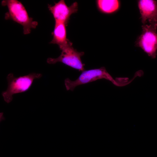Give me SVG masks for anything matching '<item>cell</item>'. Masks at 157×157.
<instances>
[{
	"mask_svg": "<svg viewBox=\"0 0 157 157\" xmlns=\"http://www.w3.org/2000/svg\"><path fill=\"white\" fill-rule=\"evenodd\" d=\"M1 3L8 9V12L5 15V19L12 20L21 25L24 34L30 33L31 29L35 28L38 25V22L29 16L25 7L20 1L17 0H3Z\"/></svg>",
	"mask_w": 157,
	"mask_h": 157,
	"instance_id": "1",
	"label": "cell"
},
{
	"mask_svg": "<svg viewBox=\"0 0 157 157\" xmlns=\"http://www.w3.org/2000/svg\"><path fill=\"white\" fill-rule=\"evenodd\" d=\"M101 79L108 80L116 86L121 87L126 85V83L123 78L114 79L104 67L84 70L79 77L74 81L71 80L69 78H66L65 80V85L67 90L73 91L78 85Z\"/></svg>",
	"mask_w": 157,
	"mask_h": 157,
	"instance_id": "2",
	"label": "cell"
},
{
	"mask_svg": "<svg viewBox=\"0 0 157 157\" xmlns=\"http://www.w3.org/2000/svg\"><path fill=\"white\" fill-rule=\"evenodd\" d=\"M42 76L41 74L33 73L16 77L13 73L9 74L7 77V89L2 93L4 101L7 103L10 102L14 94L26 91L31 87L34 80L40 78Z\"/></svg>",
	"mask_w": 157,
	"mask_h": 157,
	"instance_id": "3",
	"label": "cell"
},
{
	"mask_svg": "<svg viewBox=\"0 0 157 157\" xmlns=\"http://www.w3.org/2000/svg\"><path fill=\"white\" fill-rule=\"evenodd\" d=\"M141 35L138 38L135 45L153 59L157 55V24H143Z\"/></svg>",
	"mask_w": 157,
	"mask_h": 157,
	"instance_id": "4",
	"label": "cell"
},
{
	"mask_svg": "<svg viewBox=\"0 0 157 157\" xmlns=\"http://www.w3.org/2000/svg\"><path fill=\"white\" fill-rule=\"evenodd\" d=\"M60 49L62 51L60 55L56 58H48V63L53 64L61 62L79 71L84 70L85 64L82 63L81 58L84 55L83 52L78 51L73 47L71 42Z\"/></svg>",
	"mask_w": 157,
	"mask_h": 157,
	"instance_id": "5",
	"label": "cell"
},
{
	"mask_svg": "<svg viewBox=\"0 0 157 157\" xmlns=\"http://www.w3.org/2000/svg\"><path fill=\"white\" fill-rule=\"evenodd\" d=\"M48 8L55 21L61 22L67 25L71 15L77 12L78 5L77 2H75L68 6L64 0H60L53 5L49 4Z\"/></svg>",
	"mask_w": 157,
	"mask_h": 157,
	"instance_id": "6",
	"label": "cell"
},
{
	"mask_svg": "<svg viewBox=\"0 0 157 157\" xmlns=\"http://www.w3.org/2000/svg\"><path fill=\"white\" fill-rule=\"evenodd\" d=\"M138 6L143 24H146L147 21L150 24H157V1L139 0Z\"/></svg>",
	"mask_w": 157,
	"mask_h": 157,
	"instance_id": "7",
	"label": "cell"
},
{
	"mask_svg": "<svg viewBox=\"0 0 157 157\" xmlns=\"http://www.w3.org/2000/svg\"><path fill=\"white\" fill-rule=\"evenodd\" d=\"M66 26L63 22L55 21L54 29L52 33L53 38L50 43L58 45L60 49L71 42L67 38Z\"/></svg>",
	"mask_w": 157,
	"mask_h": 157,
	"instance_id": "8",
	"label": "cell"
},
{
	"mask_svg": "<svg viewBox=\"0 0 157 157\" xmlns=\"http://www.w3.org/2000/svg\"><path fill=\"white\" fill-rule=\"evenodd\" d=\"M96 2L99 10L107 14L115 12L118 10L119 6V2L117 0H98L96 1Z\"/></svg>",
	"mask_w": 157,
	"mask_h": 157,
	"instance_id": "9",
	"label": "cell"
}]
</instances>
